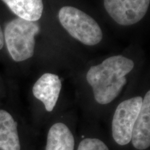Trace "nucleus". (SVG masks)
Here are the masks:
<instances>
[{"label":"nucleus","mask_w":150,"mask_h":150,"mask_svg":"<svg viewBox=\"0 0 150 150\" xmlns=\"http://www.w3.org/2000/svg\"><path fill=\"white\" fill-rule=\"evenodd\" d=\"M134 65L129 58L115 55L90 67L86 80L93 89L95 101L102 105L112 102L121 93L127 83V75Z\"/></svg>","instance_id":"nucleus-1"},{"label":"nucleus","mask_w":150,"mask_h":150,"mask_svg":"<svg viewBox=\"0 0 150 150\" xmlns=\"http://www.w3.org/2000/svg\"><path fill=\"white\" fill-rule=\"evenodd\" d=\"M40 32L37 22L15 18L7 23L4 39L11 57L16 62H22L33 56L35 35Z\"/></svg>","instance_id":"nucleus-2"},{"label":"nucleus","mask_w":150,"mask_h":150,"mask_svg":"<svg viewBox=\"0 0 150 150\" xmlns=\"http://www.w3.org/2000/svg\"><path fill=\"white\" fill-rule=\"evenodd\" d=\"M58 18L63 29L83 45L94 46L102 41L103 32L100 26L95 19L80 9L65 6L59 10Z\"/></svg>","instance_id":"nucleus-3"},{"label":"nucleus","mask_w":150,"mask_h":150,"mask_svg":"<svg viewBox=\"0 0 150 150\" xmlns=\"http://www.w3.org/2000/svg\"><path fill=\"white\" fill-rule=\"evenodd\" d=\"M142 103L141 97H134L122 102L115 109L112 121V135L118 145H127L131 142L133 128Z\"/></svg>","instance_id":"nucleus-4"},{"label":"nucleus","mask_w":150,"mask_h":150,"mask_svg":"<svg viewBox=\"0 0 150 150\" xmlns=\"http://www.w3.org/2000/svg\"><path fill=\"white\" fill-rule=\"evenodd\" d=\"M150 0H104V6L110 18L122 26L139 22L147 13Z\"/></svg>","instance_id":"nucleus-5"},{"label":"nucleus","mask_w":150,"mask_h":150,"mask_svg":"<svg viewBox=\"0 0 150 150\" xmlns=\"http://www.w3.org/2000/svg\"><path fill=\"white\" fill-rule=\"evenodd\" d=\"M62 88L58 75L45 73L36 81L32 91L34 97L44 104L47 111L51 112L55 107Z\"/></svg>","instance_id":"nucleus-6"},{"label":"nucleus","mask_w":150,"mask_h":150,"mask_svg":"<svg viewBox=\"0 0 150 150\" xmlns=\"http://www.w3.org/2000/svg\"><path fill=\"white\" fill-rule=\"evenodd\" d=\"M134 147L144 150L150 146V91L146 93L142 98V106L138 114L131 135Z\"/></svg>","instance_id":"nucleus-7"},{"label":"nucleus","mask_w":150,"mask_h":150,"mask_svg":"<svg viewBox=\"0 0 150 150\" xmlns=\"http://www.w3.org/2000/svg\"><path fill=\"white\" fill-rule=\"evenodd\" d=\"M18 124L8 112L0 109V150H20Z\"/></svg>","instance_id":"nucleus-8"},{"label":"nucleus","mask_w":150,"mask_h":150,"mask_svg":"<svg viewBox=\"0 0 150 150\" xmlns=\"http://www.w3.org/2000/svg\"><path fill=\"white\" fill-rule=\"evenodd\" d=\"M18 18L37 22L42 16V0H2Z\"/></svg>","instance_id":"nucleus-9"},{"label":"nucleus","mask_w":150,"mask_h":150,"mask_svg":"<svg viewBox=\"0 0 150 150\" xmlns=\"http://www.w3.org/2000/svg\"><path fill=\"white\" fill-rule=\"evenodd\" d=\"M74 138L65 124L57 122L49 130L45 150H74Z\"/></svg>","instance_id":"nucleus-10"},{"label":"nucleus","mask_w":150,"mask_h":150,"mask_svg":"<svg viewBox=\"0 0 150 150\" xmlns=\"http://www.w3.org/2000/svg\"><path fill=\"white\" fill-rule=\"evenodd\" d=\"M77 150H109V149L101 140L85 138L79 143Z\"/></svg>","instance_id":"nucleus-11"},{"label":"nucleus","mask_w":150,"mask_h":150,"mask_svg":"<svg viewBox=\"0 0 150 150\" xmlns=\"http://www.w3.org/2000/svg\"><path fill=\"white\" fill-rule=\"evenodd\" d=\"M4 45V32L0 25V50L3 48Z\"/></svg>","instance_id":"nucleus-12"}]
</instances>
